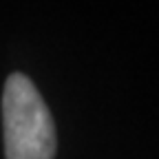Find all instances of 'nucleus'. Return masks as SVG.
<instances>
[{
    "mask_svg": "<svg viewBox=\"0 0 159 159\" xmlns=\"http://www.w3.org/2000/svg\"><path fill=\"white\" fill-rule=\"evenodd\" d=\"M2 128L7 159H55V124L35 84L11 73L2 91Z\"/></svg>",
    "mask_w": 159,
    "mask_h": 159,
    "instance_id": "nucleus-1",
    "label": "nucleus"
}]
</instances>
